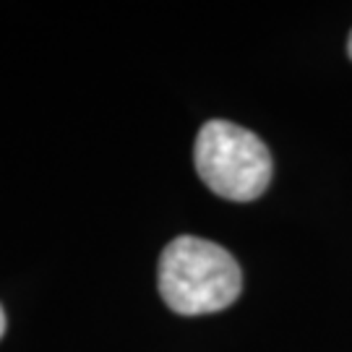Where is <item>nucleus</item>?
<instances>
[{
  "mask_svg": "<svg viewBox=\"0 0 352 352\" xmlns=\"http://www.w3.org/2000/svg\"><path fill=\"white\" fill-rule=\"evenodd\" d=\"M347 52H350V58H352V32H350V42H347Z\"/></svg>",
  "mask_w": 352,
  "mask_h": 352,
  "instance_id": "4",
  "label": "nucleus"
},
{
  "mask_svg": "<svg viewBox=\"0 0 352 352\" xmlns=\"http://www.w3.org/2000/svg\"><path fill=\"white\" fill-rule=\"evenodd\" d=\"M193 162L204 186L227 201H253L272 183V154L266 144L230 120L204 123L193 146Z\"/></svg>",
  "mask_w": 352,
  "mask_h": 352,
  "instance_id": "2",
  "label": "nucleus"
},
{
  "mask_svg": "<svg viewBox=\"0 0 352 352\" xmlns=\"http://www.w3.org/2000/svg\"><path fill=\"white\" fill-rule=\"evenodd\" d=\"M3 331H6V314H3V308H0V337H3Z\"/></svg>",
  "mask_w": 352,
  "mask_h": 352,
  "instance_id": "3",
  "label": "nucleus"
},
{
  "mask_svg": "<svg viewBox=\"0 0 352 352\" xmlns=\"http://www.w3.org/2000/svg\"><path fill=\"white\" fill-rule=\"evenodd\" d=\"M243 272L232 253L212 240L180 235L160 258V295L180 316L225 311L238 300Z\"/></svg>",
  "mask_w": 352,
  "mask_h": 352,
  "instance_id": "1",
  "label": "nucleus"
}]
</instances>
